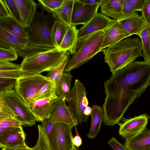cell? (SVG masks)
I'll list each match as a JSON object with an SVG mask.
<instances>
[{
  "label": "cell",
  "mask_w": 150,
  "mask_h": 150,
  "mask_svg": "<svg viewBox=\"0 0 150 150\" xmlns=\"http://www.w3.org/2000/svg\"><path fill=\"white\" fill-rule=\"evenodd\" d=\"M150 62L134 61L104 82L103 105L106 126L118 124L130 105L150 85Z\"/></svg>",
  "instance_id": "cell-1"
},
{
  "label": "cell",
  "mask_w": 150,
  "mask_h": 150,
  "mask_svg": "<svg viewBox=\"0 0 150 150\" xmlns=\"http://www.w3.org/2000/svg\"><path fill=\"white\" fill-rule=\"evenodd\" d=\"M40 8V12L36 10L30 26L25 28L29 42L19 55L23 58L56 48L51 39V31L57 19L51 13L45 15V10Z\"/></svg>",
  "instance_id": "cell-2"
},
{
  "label": "cell",
  "mask_w": 150,
  "mask_h": 150,
  "mask_svg": "<svg viewBox=\"0 0 150 150\" xmlns=\"http://www.w3.org/2000/svg\"><path fill=\"white\" fill-rule=\"evenodd\" d=\"M142 42L139 38L122 40L103 50L105 62L113 74L142 56Z\"/></svg>",
  "instance_id": "cell-3"
},
{
  "label": "cell",
  "mask_w": 150,
  "mask_h": 150,
  "mask_svg": "<svg viewBox=\"0 0 150 150\" xmlns=\"http://www.w3.org/2000/svg\"><path fill=\"white\" fill-rule=\"evenodd\" d=\"M69 54L68 51L56 47L25 57L21 64L20 79L33 76L54 69Z\"/></svg>",
  "instance_id": "cell-4"
},
{
  "label": "cell",
  "mask_w": 150,
  "mask_h": 150,
  "mask_svg": "<svg viewBox=\"0 0 150 150\" xmlns=\"http://www.w3.org/2000/svg\"><path fill=\"white\" fill-rule=\"evenodd\" d=\"M103 30L92 33L77 40L75 53L69 58L64 68L65 72L78 68L102 50Z\"/></svg>",
  "instance_id": "cell-5"
},
{
  "label": "cell",
  "mask_w": 150,
  "mask_h": 150,
  "mask_svg": "<svg viewBox=\"0 0 150 150\" xmlns=\"http://www.w3.org/2000/svg\"><path fill=\"white\" fill-rule=\"evenodd\" d=\"M0 100L12 111L22 126L30 127L38 122L29 106L15 89L0 95Z\"/></svg>",
  "instance_id": "cell-6"
},
{
  "label": "cell",
  "mask_w": 150,
  "mask_h": 150,
  "mask_svg": "<svg viewBox=\"0 0 150 150\" xmlns=\"http://www.w3.org/2000/svg\"><path fill=\"white\" fill-rule=\"evenodd\" d=\"M86 94L84 86L79 80L76 79L69 94L68 106L80 124L86 122L88 117L84 113L88 104Z\"/></svg>",
  "instance_id": "cell-7"
},
{
  "label": "cell",
  "mask_w": 150,
  "mask_h": 150,
  "mask_svg": "<svg viewBox=\"0 0 150 150\" xmlns=\"http://www.w3.org/2000/svg\"><path fill=\"white\" fill-rule=\"evenodd\" d=\"M49 81L46 76L41 74L21 78L17 80L14 89L28 105L32 97Z\"/></svg>",
  "instance_id": "cell-8"
},
{
  "label": "cell",
  "mask_w": 150,
  "mask_h": 150,
  "mask_svg": "<svg viewBox=\"0 0 150 150\" xmlns=\"http://www.w3.org/2000/svg\"><path fill=\"white\" fill-rule=\"evenodd\" d=\"M67 124L57 123L54 124L49 136L51 150H71L73 144L71 129Z\"/></svg>",
  "instance_id": "cell-9"
},
{
  "label": "cell",
  "mask_w": 150,
  "mask_h": 150,
  "mask_svg": "<svg viewBox=\"0 0 150 150\" xmlns=\"http://www.w3.org/2000/svg\"><path fill=\"white\" fill-rule=\"evenodd\" d=\"M150 117L146 114L128 119H124L122 123H118L119 134L123 138H132L141 134L146 127Z\"/></svg>",
  "instance_id": "cell-10"
},
{
  "label": "cell",
  "mask_w": 150,
  "mask_h": 150,
  "mask_svg": "<svg viewBox=\"0 0 150 150\" xmlns=\"http://www.w3.org/2000/svg\"><path fill=\"white\" fill-rule=\"evenodd\" d=\"M100 5V4H87L81 2L79 0H74L71 26L86 24L97 13Z\"/></svg>",
  "instance_id": "cell-11"
},
{
  "label": "cell",
  "mask_w": 150,
  "mask_h": 150,
  "mask_svg": "<svg viewBox=\"0 0 150 150\" xmlns=\"http://www.w3.org/2000/svg\"><path fill=\"white\" fill-rule=\"evenodd\" d=\"M56 94L49 98L36 100L28 105L38 122L50 118L51 114L59 101Z\"/></svg>",
  "instance_id": "cell-12"
},
{
  "label": "cell",
  "mask_w": 150,
  "mask_h": 150,
  "mask_svg": "<svg viewBox=\"0 0 150 150\" xmlns=\"http://www.w3.org/2000/svg\"><path fill=\"white\" fill-rule=\"evenodd\" d=\"M49 119L54 124L57 123H65L72 129L78 125V122L74 113L67 105L65 100L61 98Z\"/></svg>",
  "instance_id": "cell-13"
},
{
  "label": "cell",
  "mask_w": 150,
  "mask_h": 150,
  "mask_svg": "<svg viewBox=\"0 0 150 150\" xmlns=\"http://www.w3.org/2000/svg\"><path fill=\"white\" fill-rule=\"evenodd\" d=\"M118 20L125 38L133 34L136 35L140 38L145 22L141 16L135 12Z\"/></svg>",
  "instance_id": "cell-14"
},
{
  "label": "cell",
  "mask_w": 150,
  "mask_h": 150,
  "mask_svg": "<svg viewBox=\"0 0 150 150\" xmlns=\"http://www.w3.org/2000/svg\"><path fill=\"white\" fill-rule=\"evenodd\" d=\"M111 20L101 13H97L90 21L78 30L77 40L97 32L103 30Z\"/></svg>",
  "instance_id": "cell-15"
},
{
  "label": "cell",
  "mask_w": 150,
  "mask_h": 150,
  "mask_svg": "<svg viewBox=\"0 0 150 150\" xmlns=\"http://www.w3.org/2000/svg\"><path fill=\"white\" fill-rule=\"evenodd\" d=\"M29 42L28 38L17 36L0 28V48L13 49L18 56Z\"/></svg>",
  "instance_id": "cell-16"
},
{
  "label": "cell",
  "mask_w": 150,
  "mask_h": 150,
  "mask_svg": "<svg viewBox=\"0 0 150 150\" xmlns=\"http://www.w3.org/2000/svg\"><path fill=\"white\" fill-rule=\"evenodd\" d=\"M103 31L104 36L102 47V50L125 38L118 20H111Z\"/></svg>",
  "instance_id": "cell-17"
},
{
  "label": "cell",
  "mask_w": 150,
  "mask_h": 150,
  "mask_svg": "<svg viewBox=\"0 0 150 150\" xmlns=\"http://www.w3.org/2000/svg\"><path fill=\"white\" fill-rule=\"evenodd\" d=\"M53 125L49 118L44 119L41 125H38V138L35 145L32 148L33 150H51L49 144V136Z\"/></svg>",
  "instance_id": "cell-18"
},
{
  "label": "cell",
  "mask_w": 150,
  "mask_h": 150,
  "mask_svg": "<svg viewBox=\"0 0 150 150\" xmlns=\"http://www.w3.org/2000/svg\"><path fill=\"white\" fill-rule=\"evenodd\" d=\"M123 145L128 150H150V129L146 127L136 136L125 139Z\"/></svg>",
  "instance_id": "cell-19"
},
{
  "label": "cell",
  "mask_w": 150,
  "mask_h": 150,
  "mask_svg": "<svg viewBox=\"0 0 150 150\" xmlns=\"http://www.w3.org/2000/svg\"><path fill=\"white\" fill-rule=\"evenodd\" d=\"M22 19L25 28L29 27L38 7L34 0H14Z\"/></svg>",
  "instance_id": "cell-20"
},
{
  "label": "cell",
  "mask_w": 150,
  "mask_h": 150,
  "mask_svg": "<svg viewBox=\"0 0 150 150\" xmlns=\"http://www.w3.org/2000/svg\"><path fill=\"white\" fill-rule=\"evenodd\" d=\"M124 0H102L100 10L105 16L114 20H119L123 17L122 8Z\"/></svg>",
  "instance_id": "cell-21"
},
{
  "label": "cell",
  "mask_w": 150,
  "mask_h": 150,
  "mask_svg": "<svg viewBox=\"0 0 150 150\" xmlns=\"http://www.w3.org/2000/svg\"><path fill=\"white\" fill-rule=\"evenodd\" d=\"M25 135L22 126L12 130L0 138L1 148L25 145Z\"/></svg>",
  "instance_id": "cell-22"
},
{
  "label": "cell",
  "mask_w": 150,
  "mask_h": 150,
  "mask_svg": "<svg viewBox=\"0 0 150 150\" xmlns=\"http://www.w3.org/2000/svg\"><path fill=\"white\" fill-rule=\"evenodd\" d=\"M74 0H64L61 6L51 13L52 16L69 27L71 20Z\"/></svg>",
  "instance_id": "cell-23"
},
{
  "label": "cell",
  "mask_w": 150,
  "mask_h": 150,
  "mask_svg": "<svg viewBox=\"0 0 150 150\" xmlns=\"http://www.w3.org/2000/svg\"><path fill=\"white\" fill-rule=\"evenodd\" d=\"M91 127L87 136L89 139L96 137L98 135L101 125L104 121L103 108L98 105H94L91 114Z\"/></svg>",
  "instance_id": "cell-24"
},
{
  "label": "cell",
  "mask_w": 150,
  "mask_h": 150,
  "mask_svg": "<svg viewBox=\"0 0 150 150\" xmlns=\"http://www.w3.org/2000/svg\"><path fill=\"white\" fill-rule=\"evenodd\" d=\"M0 28L17 36L28 38L27 34L25 28L11 17L0 19Z\"/></svg>",
  "instance_id": "cell-25"
},
{
  "label": "cell",
  "mask_w": 150,
  "mask_h": 150,
  "mask_svg": "<svg viewBox=\"0 0 150 150\" xmlns=\"http://www.w3.org/2000/svg\"><path fill=\"white\" fill-rule=\"evenodd\" d=\"M78 32L75 26L69 27L60 46L57 48L74 54L76 50Z\"/></svg>",
  "instance_id": "cell-26"
},
{
  "label": "cell",
  "mask_w": 150,
  "mask_h": 150,
  "mask_svg": "<svg viewBox=\"0 0 150 150\" xmlns=\"http://www.w3.org/2000/svg\"><path fill=\"white\" fill-rule=\"evenodd\" d=\"M21 64L0 60V78L19 79L21 78Z\"/></svg>",
  "instance_id": "cell-27"
},
{
  "label": "cell",
  "mask_w": 150,
  "mask_h": 150,
  "mask_svg": "<svg viewBox=\"0 0 150 150\" xmlns=\"http://www.w3.org/2000/svg\"><path fill=\"white\" fill-rule=\"evenodd\" d=\"M72 76L70 71L63 72L56 90V95L60 98L67 101L71 91Z\"/></svg>",
  "instance_id": "cell-28"
},
{
  "label": "cell",
  "mask_w": 150,
  "mask_h": 150,
  "mask_svg": "<svg viewBox=\"0 0 150 150\" xmlns=\"http://www.w3.org/2000/svg\"><path fill=\"white\" fill-rule=\"evenodd\" d=\"M69 27L58 20L55 21L51 30V36L56 47L60 46Z\"/></svg>",
  "instance_id": "cell-29"
},
{
  "label": "cell",
  "mask_w": 150,
  "mask_h": 150,
  "mask_svg": "<svg viewBox=\"0 0 150 150\" xmlns=\"http://www.w3.org/2000/svg\"><path fill=\"white\" fill-rule=\"evenodd\" d=\"M140 38L142 46V56L144 61L150 62V27L145 21Z\"/></svg>",
  "instance_id": "cell-30"
},
{
  "label": "cell",
  "mask_w": 150,
  "mask_h": 150,
  "mask_svg": "<svg viewBox=\"0 0 150 150\" xmlns=\"http://www.w3.org/2000/svg\"><path fill=\"white\" fill-rule=\"evenodd\" d=\"M22 126L12 112L0 113V127L12 130Z\"/></svg>",
  "instance_id": "cell-31"
},
{
  "label": "cell",
  "mask_w": 150,
  "mask_h": 150,
  "mask_svg": "<svg viewBox=\"0 0 150 150\" xmlns=\"http://www.w3.org/2000/svg\"><path fill=\"white\" fill-rule=\"evenodd\" d=\"M56 90L55 83L50 80L32 97L29 104L36 100L48 98L56 94Z\"/></svg>",
  "instance_id": "cell-32"
},
{
  "label": "cell",
  "mask_w": 150,
  "mask_h": 150,
  "mask_svg": "<svg viewBox=\"0 0 150 150\" xmlns=\"http://www.w3.org/2000/svg\"><path fill=\"white\" fill-rule=\"evenodd\" d=\"M68 54L64 58L60 64L54 69L49 71L46 76L50 81L54 82L56 86H57L59 80L63 72L65 66L69 59Z\"/></svg>",
  "instance_id": "cell-33"
},
{
  "label": "cell",
  "mask_w": 150,
  "mask_h": 150,
  "mask_svg": "<svg viewBox=\"0 0 150 150\" xmlns=\"http://www.w3.org/2000/svg\"><path fill=\"white\" fill-rule=\"evenodd\" d=\"M37 5L42 7L49 13H51L55 9L60 7L64 0H38Z\"/></svg>",
  "instance_id": "cell-34"
},
{
  "label": "cell",
  "mask_w": 150,
  "mask_h": 150,
  "mask_svg": "<svg viewBox=\"0 0 150 150\" xmlns=\"http://www.w3.org/2000/svg\"><path fill=\"white\" fill-rule=\"evenodd\" d=\"M4 1L10 13V17L14 18L23 27L22 19L18 8L14 0H4Z\"/></svg>",
  "instance_id": "cell-35"
},
{
  "label": "cell",
  "mask_w": 150,
  "mask_h": 150,
  "mask_svg": "<svg viewBox=\"0 0 150 150\" xmlns=\"http://www.w3.org/2000/svg\"><path fill=\"white\" fill-rule=\"evenodd\" d=\"M17 79L9 78H0V95L11 91L15 87Z\"/></svg>",
  "instance_id": "cell-36"
},
{
  "label": "cell",
  "mask_w": 150,
  "mask_h": 150,
  "mask_svg": "<svg viewBox=\"0 0 150 150\" xmlns=\"http://www.w3.org/2000/svg\"><path fill=\"white\" fill-rule=\"evenodd\" d=\"M18 56L16 51L13 49L0 48V60L13 61L17 60Z\"/></svg>",
  "instance_id": "cell-37"
},
{
  "label": "cell",
  "mask_w": 150,
  "mask_h": 150,
  "mask_svg": "<svg viewBox=\"0 0 150 150\" xmlns=\"http://www.w3.org/2000/svg\"><path fill=\"white\" fill-rule=\"evenodd\" d=\"M130 6L136 11H141L146 0H127Z\"/></svg>",
  "instance_id": "cell-38"
},
{
  "label": "cell",
  "mask_w": 150,
  "mask_h": 150,
  "mask_svg": "<svg viewBox=\"0 0 150 150\" xmlns=\"http://www.w3.org/2000/svg\"><path fill=\"white\" fill-rule=\"evenodd\" d=\"M10 17V15L4 0H0V19Z\"/></svg>",
  "instance_id": "cell-39"
},
{
  "label": "cell",
  "mask_w": 150,
  "mask_h": 150,
  "mask_svg": "<svg viewBox=\"0 0 150 150\" xmlns=\"http://www.w3.org/2000/svg\"><path fill=\"white\" fill-rule=\"evenodd\" d=\"M141 12L142 17L145 21H147L150 18V0H146Z\"/></svg>",
  "instance_id": "cell-40"
},
{
  "label": "cell",
  "mask_w": 150,
  "mask_h": 150,
  "mask_svg": "<svg viewBox=\"0 0 150 150\" xmlns=\"http://www.w3.org/2000/svg\"><path fill=\"white\" fill-rule=\"evenodd\" d=\"M108 144L113 150H128L117 141L115 137H112L108 142Z\"/></svg>",
  "instance_id": "cell-41"
},
{
  "label": "cell",
  "mask_w": 150,
  "mask_h": 150,
  "mask_svg": "<svg viewBox=\"0 0 150 150\" xmlns=\"http://www.w3.org/2000/svg\"><path fill=\"white\" fill-rule=\"evenodd\" d=\"M135 12L127 2V0H124L122 8L123 17L130 15Z\"/></svg>",
  "instance_id": "cell-42"
},
{
  "label": "cell",
  "mask_w": 150,
  "mask_h": 150,
  "mask_svg": "<svg viewBox=\"0 0 150 150\" xmlns=\"http://www.w3.org/2000/svg\"><path fill=\"white\" fill-rule=\"evenodd\" d=\"M1 150H33L32 148H30L25 145H21L16 146L5 147L1 148Z\"/></svg>",
  "instance_id": "cell-43"
},
{
  "label": "cell",
  "mask_w": 150,
  "mask_h": 150,
  "mask_svg": "<svg viewBox=\"0 0 150 150\" xmlns=\"http://www.w3.org/2000/svg\"><path fill=\"white\" fill-rule=\"evenodd\" d=\"M76 132V135L73 137V143L74 145L78 148L81 146L82 144V140L77 130L76 127H75Z\"/></svg>",
  "instance_id": "cell-44"
},
{
  "label": "cell",
  "mask_w": 150,
  "mask_h": 150,
  "mask_svg": "<svg viewBox=\"0 0 150 150\" xmlns=\"http://www.w3.org/2000/svg\"><path fill=\"white\" fill-rule=\"evenodd\" d=\"M81 2L87 4H101L102 0H79Z\"/></svg>",
  "instance_id": "cell-45"
},
{
  "label": "cell",
  "mask_w": 150,
  "mask_h": 150,
  "mask_svg": "<svg viewBox=\"0 0 150 150\" xmlns=\"http://www.w3.org/2000/svg\"><path fill=\"white\" fill-rule=\"evenodd\" d=\"M91 109L90 107L88 106L85 111V114L88 117L89 115H91Z\"/></svg>",
  "instance_id": "cell-46"
},
{
  "label": "cell",
  "mask_w": 150,
  "mask_h": 150,
  "mask_svg": "<svg viewBox=\"0 0 150 150\" xmlns=\"http://www.w3.org/2000/svg\"><path fill=\"white\" fill-rule=\"evenodd\" d=\"M71 150H77L76 148V147L73 144Z\"/></svg>",
  "instance_id": "cell-47"
},
{
  "label": "cell",
  "mask_w": 150,
  "mask_h": 150,
  "mask_svg": "<svg viewBox=\"0 0 150 150\" xmlns=\"http://www.w3.org/2000/svg\"><path fill=\"white\" fill-rule=\"evenodd\" d=\"M148 25H149V26L150 27V18L149 19L146 21Z\"/></svg>",
  "instance_id": "cell-48"
},
{
  "label": "cell",
  "mask_w": 150,
  "mask_h": 150,
  "mask_svg": "<svg viewBox=\"0 0 150 150\" xmlns=\"http://www.w3.org/2000/svg\"></svg>",
  "instance_id": "cell-49"
}]
</instances>
